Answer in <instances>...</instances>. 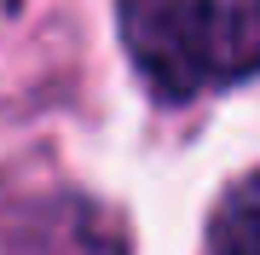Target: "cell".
I'll list each match as a JSON object with an SVG mask.
<instances>
[{"label": "cell", "instance_id": "6da1fadb", "mask_svg": "<svg viewBox=\"0 0 260 255\" xmlns=\"http://www.w3.org/2000/svg\"><path fill=\"white\" fill-rule=\"evenodd\" d=\"M121 41L162 99H191L214 81L208 0H121Z\"/></svg>", "mask_w": 260, "mask_h": 255}, {"label": "cell", "instance_id": "7a4b0ae2", "mask_svg": "<svg viewBox=\"0 0 260 255\" xmlns=\"http://www.w3.org/2000/svg\"><path fill=\"white\" fill-rule=\"evenodd\" d=\"M18 255H127L121 226L93 203H47L18 238Z\"/></svg>", "mask_w": 260, "mask_h": 255}, {"label": "cell", "instance_id": "3957f363", "mask_svg": "<svg viewBox=\"0 0 260 255\" xmlns=\"http://www.w3.org/2000/svg\"><path fill=\"white\" fill-rule=\"evenodd\" d=\"M208 52L214 81L260 70V0H208Z\"/></svg>", "mask_w": 260, "mask_h": 255}, {"label": "cell", "instance_id": "277c9868", "mask_svg": "<svg viewBox=\"0 0 260 255\" xmlns=\"http://www.w3.org/2000/svg\"><path fill=\"white\" fill-rule=\"evenodd\" d=\"M208 255H260V209L232 197V209L208 232Z\"/></svg>", "mask_w": 260, "mask_h": 255}, {"label": "cell", "instance_id": "5b68a950", "mask_svg": "<svg viewBox=\"0 0 260 255\" xmlns=\"http://www.w3.org/2000/svg\"><path fill=\"white\" fill-rule=\"evenodd\" d=\"M237 203H249V209H260V174H254V180H249V186H243V191H237Z\"/></svg>", "mask_w": 260, "mask_h": 255}]
</instances>
